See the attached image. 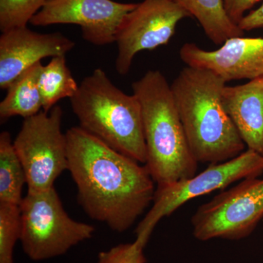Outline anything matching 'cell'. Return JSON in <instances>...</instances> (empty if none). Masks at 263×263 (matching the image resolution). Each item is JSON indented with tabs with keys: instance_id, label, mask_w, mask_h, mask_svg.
Masks as SVG:
<instances>
[{
	"instance_id": "obj_17",
	"label": "cell",
	"mask_w": 263,
	"mask_h": 263,
	"mask_svg": "<svg viewBox=\"0 0 263 263\" xmlns=\"http://www.w3.org/2000/svg\"><path fill=\"white\" fill-rule=\"evenodd\" d=\"M79 88L65 56L53 57L48 65L43 66L39 78L43 111L48 113L60 100L72 98Z\"/></svg>"
},
{
	"instance_id": "obj_19",
	"label": "cell",
	"mask_w": 263,
	"mask_h": 263,
	"mask_svg": "<svg viewBox=\"0 0 263 263\" xmlns=\"http://www.w3.org/2000/svg\"><path fill=\"white\" fill-rule=\"evenodd\" d=\"M21 233L20 206L0 203V263H15L13 252Z\"/></svg>"
},
{
	"instance_id": "obj_1",
	"label": "cell",
	"mask_w": 263,
	"mask_h": 263,
	"mask_svg": "<svg viewBox=\"0 0 263 263\" xmlns=\"http://www.w3.org/2000/svg\"><path fill=\"white\" fill-rule=\"evenodd\" d=\"M68 171L78 200L91 219L123 233L153 202L155 181L145 165L80 127L65 133Z\"/></svg>"
},
{
	"instance_id": "obj_10",
	"label": "cell",
	"mask_w": 263,
	"mask_h": 263,
	"mask_svg": "<svg viewBox=\"0 0 263 263\" xmlns=\"http://www.w3.org/2000/svg\"><path fill=\"white\" fill-rule=\"evenodd\" d=\"M138 3L114 0H51L31 20L35 27L79 26L85 41L97 46L116 42L119 27Z\"/></svg>"
},
{
	"instance_id": "obj_3",
	"label": "cell",
	"mask_w": 263,
	"mask_h": 263,
	"mask_svg": "<svg viewBox=\"0 0 263 263\" xmlns=\"http://www.w3.org/2000/svg\"><path fill=\"white\" fill-rule=\"evenodd\" d=\"M139 100L146 141V166L157 186L196 175L198 162L190 150L171 84L160 70H148L132 84Z\"/></svg>"
},
{
	"instance_id": "obj_16",
	"label": "cell",
	"mask_w": 263,
	"mask_h": 263,
	"mask_svg": "<svg viewBox=\"0 0 263 263\" xmlns=\"http://www.w3.org/2000/svg\"><path fill=\"white\" fill-rule=\"evenodd\" d=\"M27 183L25 171L8 132L0 134V203L20 206Z\"/></svg>"
},
{
	"instance_id": "obj_21",
	"label": "cell",
	"mask_w": 263,
	"mask_h": 263,
	"mask_svg": "<svg viewBox=\"0 0 263 263\" xmlns=\"http://www.w3.org/2000/svg\"><path fill=\"white\" fill-rule=\"evenodd\" d=\"M260 0H224V8L229 18L238 25L246 13Z\"/></svg>"
},
{
	"instance_id": "obj_11",
	"label": "cell",
	"mask_w": 263,
	"mask_h": 263,
	"mask_svg": "<svg viewBox=\"0 0 263 263\" xmlns=\"http://www.w3.org/2000/svg\"><path fill=\"white\" fill-rule=\"evenodd\" d=\"M179 57L186 66L212 71L226 83L263 77V37L230 38L214 51L186 43Z\"/></svg>"
},
{
	"instance_id": "obj_14",
	"label": "cell",
	"mask_w": 263,
	"mask_h": 263,
	"mask_svg": "<svg viewBox=\"0 0 263 263\" xmlns=\"http://www.w3.org/2000/svg\"><path fill=\"white\" fill-rule=\"evenodd\" d=\"M43 66L41 62H38L24 71L10 85L6 97L0 103L2 121L13 117L25 119L41 112L43 103L39 78Z\"/></svg>"
},
{
	"instance_id": "obj_12",
	"label": "cell",
	"mask_w": 263,
	"mask_h": 263,
	"mask_svg": "<svg viewBox=\"0 0 263 263\" xmlns=\"http://www.w3.org/2000/svg\"><path fill=\"white\" fill-rule=\"evenodd\" d=\"M75 46L61 32L40 33L27 27L2 32L0 89H8L21 74L43 59L65 56Z\"/></svg>"
},
{
	"instance_id": "obj_2",
	"label": "cell",
	"mask_w": 263,
	"mask_h": 263,
	"mask_svg": "<svg viewBox=\"0 0 263 263\" xmlns=\"http://www.w3.org/2000/svg\"><path fill=\"white\" fill-rule=\"evenodd\" d=\"M226 86L215 72L189 66L171 83L189 146L198 163L226 162L247 146L223 105Z\"/></svg>"
},
{
	"instance_id": "obj_15",
	"label": "cell",
	"mask_w": 263,
	"mask_h": 263,
	"mask_svg": "<svg viewBox=\"0 0 263 263\" xmlns=\"http://www.w3.org/2000/svg\"><path fill=\"white\" fill-rule=\"evenodd\" d=\"M196 19L206 37L216 45L230 38L243 36L245 32L228 16L224 0H173Z\"/></svg>"
},
{
	"instance_id": "obj_5",
	"label": "cell",
	"mask_w": 263,
	"mask_h": 263,
	"mask_svg": "<svg viewBox=\"0 0 263 263\" xmlns=\"http://www.w3.org/2000/svg\"><path fill=\"white\" fill-rule=\"evenodd\" d=\"M20 241L24 253L34 261L54 258L90 239L95 227L74 220L64 209L54 187L27 191L20 205Z\"/></svg>"
},
{
	"instance_id": "obj_18",
	"label": "cell",
	"mask_w": 263,
	"mask_h": 263,
	"mask_svg": "<svg viewBox=\"0 0 263 263\" xmlns=\"http://www.w3.org/2000/svg\"><path fill=\"white\" fill-rule=\"evenodd\" d=\"M51 0H0V30L27 27L31 20Z\"/></svg>"
},
{
	"instance_id": "obj_6",
	"label": "cell",
	"mask_w": 263,
	"mask_h": 263,
	"mask_svg": "<svg viewBox=\"0 0 263 263\" xmlns=\"http://www.w3.org/2000/svg\"><path fill=\"white\" fill-rule=\"evenodd\" d=\"M263 174V156L248 149L221 163L212 164L200 174L156 188L152 206L136 230L137 243L146 247L159 221L193 199L224 190L235 181Z\"/></svg>"
},
{
	"instance_id": "obj_7",
	"label": "cell",
	"mask_w": 263,
	"mask_h": 263,
	"mask_svg": "<svg viewBox=\"0 0 263 263\" xmlns=\"http://www.w3.org/2000/svg\"><path fill=\"white\" fill-rule=\"evenodd\" d=\"M63 110L55 105L48 113L41 111L24 119L13 141L27 177L28 191L54 187L57 178L68 171L67 143L62 131Z\"/></svg>"
},
{
	"instance_id": "obj_8",
	"label": "cell",
	"mask_w": 263,
	"mask_h": 263,
	"mask_svg": "<svg viewBox=\"0 0 263 263\" xmlns=\"http://www.w3.org/2000/svg\"><path fill=\"white\" fill-rule=\"evenodd\" d=\"M263 218V179L241 180L200 205L193 214V235L200 241L249 236Z\"/></svg>"
},
{
	"instance_id": "obj_22",
	"label": "cell",
	"mask_w": 263,
	"mask_h": 263,
	"mask_svg": "<svg viewBox=\"0 0 263 263\" xmlns=\"http://www.w3.org/2000/svg\"><path fill=\"white\" fill-rule=\"evenodd\" d=\"M238 25L243 32L263 28V3L257 9L246 15Z\"/></svg>"
},
{
	"instance_id": "obj_20",
	"label": "cell",
	"mask_w": 263,
	"mask_h": 263,
	"mask_svg": "<svg viewBox=\"0 0 263 263\" xmlns=\"http://www.w3.org/2000/svg\"><path fill=\"white\" fill-rule=\"evenodd\" d=\"M144 248L136 241L119 245L108 251L100 252L98 263H146Z\"/></svg>"
},
{
	"instance_id": "obj_13",
	"label": "cell",
	"mask_w": 263,
	"mask_h": 263,
	"mask_svg": "<svg viewBox=\"0 0 263 263\" xmlns=\"http://www.w3.org/2000/svg\"><path fill=\"white\" fill-rule=\"evenodd\" d=\"M222 101L248 149L263 156V77L224 86Z\"/></svg>"
},
{
	"instance_id": "obj_4",
	"label": "cell",
	"mask_w": 263,
	"mask_h": 263,
	"mask_svg": "<svg viewBox=\"0 0 263 263\" xmlns=\"http://www.w3.org/2000/svg\"><path fill=\"white\" fill-rule=\"evenodd\" d=\"M70 100L79 127L123 155L146 163L141 105L136 95L125 94L98 68L81 81Z\"/></svg>"
},
{
	"instance_id": "obj_9",
	"label": "cell",
	"mask_w": 263,
	"mask_h": 263,
	"mask_svg": "<svg viewBox=\"0 0 263 263\" xmlns=\"http://www.w3.org/2000/svg\"><path fill=\"white\" fill-rule=\"evenodd\" d=\"M191 15L173 0H143L123 20L116 37V70L126 76L138 53L167 45L176 27Z\"/></svg>"
}]
</instances>
